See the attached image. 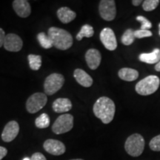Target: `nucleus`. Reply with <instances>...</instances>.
<instances>
[{
  "label": "nucleus",
  "instance_id": "obj_1",
  "mask_svg": "<svg viewBox=\"0 0 160 160\" xmlns=\"http://www.w3.org/2000/svg\"><path fill=\"white\" fill-rule=\"evenodd\" d=\"M93 111L96 117L104 124H109L114 117L116 106L113 100L110 98L102 97L95 102Z\"/></svg>",
  "mask_w": 160,
  "mask_h": 160
},
{
  "label": "nucleus",
  "instance_id": "obj_2",
  "mask_svg": "<svg viewBox=\"0 0 160 160\" xmlns=\"http://www.w3.org/2000/svg\"><path fill=\"white\" fill-rule=\"evenodd\" d=\"M48 35L51 38L56 48L65 51L73 45V37L68 31L59 28L51 27L48 29Z\"/></svg>",
  "mask_w": 160,
  "mask_h": 160
},
{
  "label": "nucleus",
  "instance_id": "obj_3",
  "mask_svg": "<svg viewBox=\"0 0 160 160\" xmlns=\"http://www.w3.org/2000/svg\"><path fill=\"white\" fill-rule=\"evenodd\" d=\"M160 85L159 78L157 76L151 75L140 80L136 85L135 90L142 96H148L155 93Z\"/></svg>",
  "mask_w": 160,
  "mask_h": 160
},
{
  "label": "nucleus",
  "instance_id": "obj_4",
  "mask_svg": "<svg viewBox=\"0 0 160 160\" xmlns=\"http://www.w3.org/2000/svg\"><path fill=\"white\" fill-rule=\"evenodd\" d=\"M145 139L139 133H133L126 140L125 149L130 156L133 157H139L145 149Z\"/></svg>",
  "mask_w": 160,
  "mask_h": 160
},
{
  "label": "nucleus",
  "instance_id": "obj_5",
  "mask_svg": "<svg viewBox=\"0 0 160 160\" xmlns=\"http://www.w3.org/2000/svg\"><path fill=\"white\" fill-rule=\"evenodd\" d=\"M65 82V78L60 73H52L46 78L44 82L45 94L51 96L59 91Z\"/></svg>",
  "mask_w": 160,
  "mask_h": 160
},
{
  "label": "nucleus",
  "instance_id": "obj_6",
  "mask_svg": "<svg viewBox=\"0 0 160 160\" xmlns=\"http://www.w3.org/2000/svg\"><path fill=\"white\" fill-rule=\"evenodd\" d=\"M73 127V117L71 114L59 116L52 126V131L56 134L69 132Z\"/></svg>",
  "mask_w": 160,
  "mask_h": 160
},
{
  "label": "nucleus",
  "instance_id": "obj_7",
  "mask_svg": "<svg viewBox=\"0 0 160 160\" xmlns=\"http://www.w3.org/2000/svg\"><path fill=\"white\" fill-rule=\"evenodd\" d=\"M48 102L45 93H35L26 102V109L30 113H36L45 107Z\"/></svg>",
  "mask_w": 160,
  "mask_h": 160
},
{
  "label": "nucleus",
  "instance_id": "obj_8",
  "mask_svg": "<svg viewBox=\"0 0 160 160\" xmlns=\"http://www.w3.org/2000/svg\"><path fill=\"white\" fill-rule=\"evenodd\" d=\"M99 11L101 17L105 21H112L117 15V8L113 0H102L99 2Z\"/></svg>",
  "mask_w": 160,
  "mask_h": 160
},
{
  "label": "nucleus",
  "instance_id": "obj_9",
  "mask_svg": "<svg viewBox=\"0 0 160 160\" xmlns=\"http://www.w3.org/2000/svg\"><path fill=\"white\" fill-rule=\"evenodd\" d=\"M100 40L106 49L114 51L117 48V41L113 30L105 28L100 33Z\"/></svg>",
  "mask_w": 160,
  "mask_h": 160
},
{
  "label": "nucleus",
  "instance_id": "obj_10",
  "mask_svg": "<svg viewBox=\"0 0 160 160\" xmlns=\"http://www.w3.org/2000/svg\"><path fill=\"white\" fill-rule=\"evenodd\" d=\"M23 46L22 40L15 33H8L5 36L4 48L11 52H19Z\"/></svg>",
  "mask_w": 160,
  "mask_h": 160
},
{
  "label": "nucleus",
  "instance_id": "obj_11",
  "mask_svg": "<svg viewBox=\"0 0 160 160\" xmlns=\"http://www.w3.org/2000/svg\"><path fill=\"white\" fill-rule=\"evenodd\" d=\"M44 149L48 153L54 156H60L65 152V146L62 142L56 139H48L44 142Z\"/></svg>",
  "mask_w": 160,
  "mask_h": 160
},
{
  "label": "nucleus",
  "instance_id": "obj_12",
  "mask_svg": "<svg viewBox=\"0 0 160 160\" xmlns=\"http://www.w3.org/2000/svg\"><path fill=\"white\" fill-rule=\"evenodd\" d=\"M19 132V124L16 121H11L4 128L2 133V139L5 142H10L17 137Z\"/></svg>",
  "mask_w": 160,
  "mask_h": 160
},
{
  "label": "nucleus",
  "instance_id": "obj_13",
  "mask_svg": "<svg viewBox=\"0 0 160 160\" xmlns=\"http://www.w3.org/2000/svg\"><path fill=\"white\" fill-rule=\"evenodd\" d=\"M101 53L97 49H89L85 53V60L88 67L91 70L98 68L101 63Z\"/></svg>",
  "mask_w": 160,
  "mask_h": 160
},
{
  "label": "nucleus",
  "instance_id": "obj_14",
  "mask_svg": "<svg viewBox=\"0 0 160 160\" xmlns=\"http://www.w3.org/2000/svg\"><path fill=\"white\" fill-rule=\"evenodd\" d=\"M13 8L19 17H28L31 13V5L26 0H15L13 2Z\"/></svg>",
  "mask_w": 160,
  "mask_h": 160
},
{
  "label": "nucleus",
  "instance_id": "obj_15",
  "mask_svg": "<svg viewBox=\"0 0 160 160\" xmlns=\"http://www.w3.org/2000/svg\"><path fill=\"white\" fill-rule=\"evenodd\" d=\"M73 77L80 85L85 88H89L93 85V79L82 69H76L73 73Z\"/></svg>",
  "mask_w": 160,
  "mask_h": 160
},
{
  "label": "nucleus",
  "instance_id": "obj_16",
  "mask_svg": "<svg viewBox=\"0 0 160 160\" xmlns=\"http://www.w3.org/2000/svg\"><path fill=\"white\" fill-rule=\"evenodd\" d=\"M52 108L56 113H65L72 108V103L67 98H59L53 102Z\"/></svg>",
  "mask_w": 160,
  "mask_h": 160
},
{
  "label": "nucleus",
  "instance_id": "obj_17",
  "mask_svg": "<svg viewBox=\"0 0 160 160\" xmlns=\"http://www.w3.org/2000/svg\"><path fill=\"white\" fill-rule=\"evenodd\" d=\"M57 17L62 22L68 24L75 19L77 14L74 11H71L69 8L63 7L60 8L57 11Z\"/></svg>",
  "mask_w": 160,
  "mask_h": 160
},
{
  "label": "nucleus",
  "instance_id": "obj_18",
  "mask_svg": "<svg viewBox=\"0 0 160 160\" xmlns=\"http://www.w3.org/2000/svg\"><path fill=\"white\" fill-rule=\"evenodd\" d=\"M119 78L124 81L132 82L134 81L139 77V72L137 70L129 68H123L120 69L118 73Z\"/></svg>",
  "mask_w": 160,
  "mask_h": 160
},
{
  "label": "nucleus",
  "instance_id": "obj_19",
  "mask_svg": "<svg viewBox=\"0 0 160 160\" xmlns=\"http://www.w3.org/2000/svg\"><path fill=\"white\" fill-rule=\"evenodd\" d=\"M139 60L148 64L158 63L160 61V49L156 48L149 53H142L139 55Z\"/></svg>",
  "mask_w": 160,
  "mask_h": 160
},
{
  "label": "nucleus",
  "instance_id": "obj_20",
  "mask_svg": "<svg viewBox=\"0 0 160 160\" xmlns=\"http://www.w3.org/2000/svg\"><path fill=\"white\" fill-rule=\"evenodd\" d=\"M94 34V31H93V27L90 25H85L82 27L81 30L79 33H77V39L79 40H82L84 37H92Z\"/></svg>",
  "mask_w": 160,
  "mask_h": 160
},
{
  "label": "nucleus",
  "instance_id": "obj_21",
  "mask_svg": "<svg viewBox=\"0 0 160 160\" xmlns=\"http://www.w3.org/2000/svg\"><path fill=\"white\" fill-rule=\"evenodd\" d=\"M28 59L31 69L33 70V71H38V70H39L42 65L41 56L29 54L28 56Z\"/></svg>",
  "mask_w": 160,
  "mask_h": 160
},
{
  "label": "nucleus",
  "instance_id": "obj_22",
  "mask_svg": "<svg viewBox=\"0 0 160 160\" xmlns=\"http://www.w3.org/2000/svg\"><path fill=\"white\" fill-rule=\"evenodd\" d=\"M37 39L40 45L45 49H49L53 47V42H52L51 38L48 37V35H46L45 33L42 32L37 35Z\"/></svg>",
  "mask_w": 160,
  "mask_h": 160
},
{
  "label": "nucleus",
  "instance_id": "obj_23",
  "mask_svg": "<svg viewBox=\"0 0 160 160\" xmlns=\"http://www.w3.org/2000/svg\"><path fill=\"white\" fill-rule=\"evenodd\" d=\"M136 39L134 35V31L132 29H128L123 33L121 41L123 45H131L132 43L134 42Z\"/></svg>",
  "mask_w": 160,
  "mask_h": 160
},
{
  "label": "nucleus",
  "instance_id": "obj_24",
  "mask_svg": "<svg viewBox=\"0 0 160 160\" xmlns=\"http://www.w3.org/2000/svg\"><path fill=\"white\" fill-rule=\"evenodd\" d=\"M35 125L38 128H46L50 125V118L46 113H42L35 120Z\"/></svg>",
  "mask_w": 160,
  "mask_h": 160
},
{
  "label": "nucleus",
  "instance_id": "obj_25",
  "mask_svg": "<svg viewBox=\"0 0 160 160\" xmlns=\"http://www.w3.org/2000/svg\"><path fill=\"white\" fill-rule=\"evenodd\" d=\"M159 0H145L142 3V8L145 11H152L159 5Z\"/></svg>",
  "mask_w": 160,
  "mask_h": 160
},
{
  "label": "nucleus",
  "instance_id": "obj_26",
  "mask_svg": "<svg viewBox=\"0 0 160 160\" xmlns=\"http://www.w3.org/2000/svg\"><path fill=\"white\" fill-rule=\"evenodd\" d=\"M137 20L141 23V30H149L152 28V23L147 18L139 16L137 17Z\"/></svg>",
  "mask_w": 160,
  "mask_h": 160
},
{
  "label": "nucleus",
  "instance_id": "obj_27",
  "mask_svg": "<svg viewBox=\"0 0 160 160\" xmlns=\"http://www.w3.org/2000/svg\"><path fill=\"white\" fill-rule=\"evenodd\" d=\"M150 148L153 151H160V134L153 137L149 143Z\"/></svg>",
  "mask_w": 160,
  "mask_h": 160
},
{
  "label": "nucleus",
  "instance_id": "obj_28",
  "mask_svg": "<svg viewBox=\"0 0 160 160\" xmlns=\"http://www.w3.org/2000/svg\"><path fill=\"white\" fill-rule=\"evenodd\" d=\"M135 37L137 39H142L145 37H150L152 36V32L149 30H137L134 31Z\"/></svg>",
  "mask_w": 160,
  "mask_h": 160
},
{
  "label": "nucleus",
  "instance_id": "obj_29",
  "mask_svg": "<svg viewBox=\"0 0 160 160\" xmlns=\"http://www.w3.org/2000/svg\"><path fill=\"white\" fill-rule=\"evenodd\" d=\"M31 160H47L45 156L41 153H35L32 155Z\"/></svg>",
  "mask_w": 160,
  "mask_h": 160
},
{
  "label": "nucleus",
  "instance_id": "obj_30",
  "mask_svg": "<svg viewBox=\"0 0 160 160\" xmlns=\"http://www.w3.org/2000/svg\"><path fill=\"white\" fill-rule=\"evenodd\" d=\"M5 31H3V29L0 28V48L2 46L4 45V42H5Z\"/></svg>",
  "mask_w": 160,
  "mask_h": 160
},
{
  "label": "nucleus",
  "instance_id": "obj_31",
  "mask_svg": "<svg viewBox=\"0 0 160 160\" xmlns=\"http://www.w3.org/2000/svg\"><path fill=\"white\" fill-rule=\"evenodd\" d=\"M8 150L5 147H2L0 146V160H2L4 157L7 155Z\"/></svg>",
  "mask_w": 160,
  "mask_h": 160
},
{
  "label": "nucleus",
  "instance_id": "obj_32",
  "mask_svg": "<svg viewBox=\"0 0 160 160\" xmlns=\"http://www.w3.org/2000/svg\"><path fill=\"white\" fill-rule=\"evenodd\" d=\"M141 3H142L141 0H133V1H132V4H133L134 6L139 5Z\"/></svg>",
  "mask_w": 160,
  "mask_h": 160
},
{
  "label": "nucleus",
  "instance_id": "obj_33",
  "mask_svg": "<svg viewBox=\"0 0 160 160\" xmlns=\"http://www.w3.org/2000/svg\"><path fill=\"white\" fill-rule=\"evenodd\" d=\"M155 70L158 72H160V61L155 65Z\"/></svg>",
  "mask_w": 160,
  "mask_h": 160
},
{
  "label": "nucleus",
  "instance_id": "obj_34",
  "mask_svg": "<svg viewBox=\"0 0 160 160\" xmlns=\"http://www.w3.org/2000/svg\"><path fill=\"white\" fill-rule=\"evenodd\" d=\"M23 160H31V159H29V158H28V157H25V159H24Z\"/></svg>",
  "mask_w": 160,
  "mask_h": 160
},
{
  "label": "nucleus",
  "instance_id": "obj_35",
  "mask_svg": "<svg viewBox=\"0 0 160 160\" xmlns=\"http://www.w3.org/2000/svg\"><path fill=\"white\" fill-rule=\"evenodd\" d=\"M159 34L160 36V23L159 24Z\"/></svg>",
  "mask_w": 160,
  "mask_h": 160
},
{
  "label": "nucleus",
  "instance_id": "obj_36",
  "mask_svg": "<svg viewBox=\"0 0 160 160\" xmlns=\"http://www.w3.org/2000/svg\"><path fill=\"white\" fill-rule=\"evenodd\" d=\"M71 160H84V159H71Z\"/></svg>",
  "mask_w": 160,
  "mask_h": 160
}]
</instances>
